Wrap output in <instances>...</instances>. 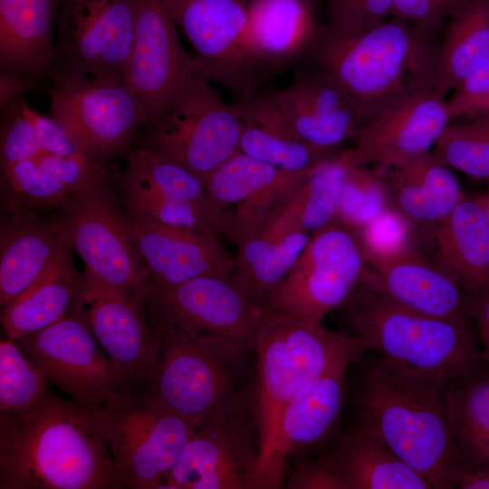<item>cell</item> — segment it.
Wrapping results in <instances>:
<instances>
[{
  "label": "cell",
  "instance_id": "1",
  "mask_svg": "<svg viewBox=\"0 0 489 489\" xmlns=\"http://www.w3.org/2000/svg\"><path fill=\"white\" fill-rule=\"evenodd\" d=\"M1 489H121L95 411L47 392L0 411Z\"/></svg>",
  "mask_w": 489,
  "mask_h": 489
},
{
  "label": "cell",
  "instance_id": "2",
  "mask_svg": "<svg viewBox=\"0 0 489 489\" xmlns=\"http://www.w3.org/2000/svg\"><path fill=\"white\" fill-rule=\"evenodd\" d=\"M364 355L352 397L357 413L433 489L457 488L467 467L449 419L451 380Z\"/></svg>",
  "mask_w": 489,
  "mask_h": 489
},
{
  "label": "cell",
  "instance_id": "3",
  "mask_svg": "<svg viewBox=\"0 0 489 489\" xmlns=\"http://www.w3.org/2000/svg\"><path fill=\"white\" fill-rule=\"evenodd\" d=\"M438 43L396 16L358 30L323 24L307 62L341 84L362 127L404 100L435 88Z\"/></svg>",
  "mask_w": 489,
  "mask_h": 489
},
{
  "label": "cell",
  "instance_id": "4",
  "mask_svg": "<svg viewBox=\"0 0 489 489\" xmlns=\"http://www.w3.org/2000/svg\"><path fill=\"white\" fill-rule=\"evenodd\" d=\"M262 311L254 350L258 358L254 410L259 458L248 489H274L279 426L288 404L313 379L349 368L368 351L353 334L330 331L321 322Z\"/></svg>",
  "mask_w": 489,
  "mask_h": 489
},
{
  "label": "cell",
  "instance_id": "5",
  "mask_svg": "<svg viewBox=\"0 0 489 489\" xmlns=\"http://www.w3.org/2000/svg\"><path fill=\"white\" fill-rule=\"evenodd\" d=\"M356 337L387 361L453 380L487 366L473 325L429 316L391 300L366 271L341 306Z\"/></svg>",
  "mask_w": 489,
  "mask_h": 489
},
{
  "label": "cell",
  "instance_id": "6",
  "mask_svg": "<svg viewBox=\"0 0 489 489\" xmlns=\"http://www.w3.org/2000/svg\"><path fill=\"white\" fill-rule=\"evenodd\" d=\"M124 488H165L193 426L141 383H124L95 411Z\"/></svg>",
  "mask_w": 489,
  "mask_h": 489
},
{
  "label": "cell",
  "instance_id": "7",
  "mask_svg": "<svg viewBox=\"0 0 489 489\" xmlns=\"http://www.w3.org/2000/svg\"><path fill=\"white\" fill-rule=\"evenodd\" d=\"M153 323L160 332L159 350L146 385L197 428L239 393L235 372L247 350L225 340L196 338L175 326Z\"/></svg>",
  "mask_w": 489,
  "mask_h": 489
},
{
  "label": "cell",
  "instance_id": "8",
  "mask_svg": "<svg viewBox=\"0 0 489 489\" xmlns=\"http://www.w3.org/2000/svg\"><path fill=\"white\" fill-rule=\"evenodd\" d=\"M193 50L196 74L250 100L270 79L248 42L245 0H160Z\"/></svg>",
  "mask_w": 489,
  "mask_h": 489
},
{
  "label": "cell",
  "instance_id": "9",
  "mask_svg": "<svg viewBox=\"0 0 489 489\" xmlns=\"http://www.w3.org/2000/svg\"><path fill=\"white\" fill-rule=\"evenodd\" d=\"M48 78L50 116L98 161L126 155L138 129L148 127L139 101L122 80L53 70Z\"/></svg>",
  "mask_w": 489,
  "mask_h": 489
},
{
  "label": "cell",
  "instance_id": "10",
  "mask_svg": "<svg viewBox=\"0 0 489 489\" xmlns=\"http://www.w3.org/2000/svg\"><path fill=\"white\" fill-rule=\"evenodd\" d=\"M367 266L358 234L336 219L312 234L263 310L320 323L343 305Z\"/></svg>",
  "mask_w": 489,
  "mask_h": 489
},
{
  "label": "cell",
  "instance_id": "11",
  "mask_svg": "<svg viewBox=\"0 0 489 489\" xmlns=\"http://www.w3.org/2000/svg\"><path fill=\"white\" fill-rule=\"evenodd\" d=\"M241 119L210 82L196 76L180 99L148 127L144 147L196 175L206 186L210 176L239 151Z\"/></svg>",
  "mask_w": 489,
  "mask_h": 489
},
{
  "label": "cell",
  "instance_id": "12",
  "mask_svg": "<svg viewBox=\"0 0 489 489\" xmlns=\"http://www.w3.org/2000/svg\"><path fill=\"white\" fill-rule=\"evenodd\" d=\"M53 222L85 268L145 305L152 282L127 229L109 181L72 195Z\"/></svg>",
  "mask_w": 489,
  "mask_h": 489
},
{
  "label": "cell",
  "instance_id": "13",
  "mask_svg": "<svg viewBox=\"0 0 489 489\" xmlns=\"http://www.w3.org/2000/svg\"><path fill=\"white\" fill-rule=\"evenodd\" d=\"M239 392L194 429L167 480L171 489H248L259 458L255 411Z\"/></svg>",
  "mask_w": 489,
  "mask_h": 489
},
{
  "label": "cell",
  "instance_id": "14",
  "mask_svg": "<svg viewBox=\"0 0 489 489\" xmlns=\"http://www.w3.org/2000/svg\"><path fill=\"white\" fill-rule=\"evenodd\" d=\"M145 307L150 321L196 338L225 340L254 350L262 309L233 276L203 275L172 286L151 284Z\"/></svg>",
  "mask_w": 489,
  "mask_h": 489
},
{
  "label": "cell",
  "instance_id": "15",
  "mask_svg": "<svg viewBox=\"0 0 489 489\" xmlns=\"http://www.w3.org/2000/svg\"><path fill=\"white\" fill-rule=\"evenodd\" d=\"M51 70L122 80L129 58L135 0H60Z\"/></svg>",
  "mask_w": 489,
  "mask_h": 489
},
{
  "label": "cell",
  "instance_id": "16",
  "mask_svg": "<svg viewBox=\"0 0 489 489\" xmlns=\"http://www.w3.org/2000/svg\"><path fill=\"white\" fill-rule=\"evenodd\" d=\"M144 308L85 268L69 309L87 323L123 384H147L158 363L160 332L157 324L149 325Z\"/></svg>",
  "mask_w": 489,
  "mask_h": 489
},
{
  "label": "cell",
  "instance_id": "17",
  "mask_svg": "<svg viewBox=\"0 0 489 489\" xmlns=\"http://www.w3.org/2000/svg\"><path fill=\"white\" fill-rule=\"evenodd\" d=\"M14 340L47 379L86 409H100L123 385L87 323L75 314Z\"/></svg>",
  "mask_w": 489,
  "mask_h": 489
},
{
  "label": "cell",
  "instance_id": "18",
  "mask_svg": "<svg viewBox=\"0 0 489 489\" xmlns=\"http://www.w3.org/2000/svg\"><path fill=\"white\" fill-rule=\"evenodd\" d=\"M177 27L160 0H135L132 46L123 81L139 101L148 127L176 104L197 76L194 59Z\"/></svg>",
  "mask_w": 489,
  "mask_h": 489
},
{
  "label": "cell",
  "instance_id": "19",
  "mask_svg": "<svg viewBox=\"0 0 489 489\" xmlns=\"http://www.w3.org/2000/svg\"><path fill=\"white\" fill-rule=\"evenodd\" d=\"M446 101L434 89L418 92L363 125L346 149L353 166L386 171L431 151L450 122Z\"/></svg>",
  "mask_w": 489,
  "mask_h": 489
},
{
  "label": "cell",
  "instance_id": "20",
  "mask_svg": "<svg viewBox=\"0 0 489 489\" xmlns=\"http://www.w3.org/2000/svg\"><path fill=\"white\" fill-rule=\"evenodd\" d=\"M130 240L152 284L172 286L203 275L233 276L235 258L218 234L126 216Z\"/></svg>",
  "mask_w": 489,
  "mask_h": 489
},
{
  "label": "cell",
  "instance_id": "21",
  "mask_svg": "<svg viewBox=\"0 0 489 489\" xmlns=\"http://www.w3.org/2000/svg\"><path fill=\"white\" fill-rule=\"evenodd\" d=\"M277 105L295 133L304 141L335 149L355 139L361 121L341 84L314 65L299 67L291 82L274 91Z\"/></svg>",
  "mask_w": 489,
  "mask_h": 489
},
{
  "label": "cell",
  "instance_id": "22",
  "mask_svg": "<svg viewBox=\"0 0 489 489\" xmlns=\"http://www.w3.org/2000/svg\"><path fill=\"white\" fill-rule=\"evenodd\" d=\"M366 274L396 302L416 312L473 325L468 293L415 244L388 259L369 264Z\"/></svg>",
  "mask_w": 489,
  "mask_h": 489
},
{
  "label": "cell",
  "instance_id": "23",
  "mask_svg": "<svg viewBox=\"0 0 489 489\" xmlns=\"http://www.w3.org/2000/svg\"><path fill=\"white\" fill-rule=\"evenodd\" d=\"M379 172L390 206L410 224L417 243L431 250L439 227L465 197L456 177L431 151Z\"/></svg>",
  "mask_w": 489,
  "mask_h": 489
},
{
  "label": "cell",
  "instance_id": "24",
  "mask_svg": "<svg viewBox=\"0 0 489 489\" xmlns=\"http://www.w3.org/2000/svg\"><path fill=\"white\" fill-rule=\"evenodd\" d=\"M248 42L269 78L307 62L323 24L312 0H248Z\"/></svg>",
  "mask_w": 489,
  "mask_h": 489
},
{
  "label": "cell",
  "instance_id": "25",
  "mask_svg": "<svg viewBox=\"0 0 489 489\" xmlns=\"http://www.w3.org/2000/svg\"><path fill=\"white\" fill-rule=\"evenodd\" d=\"M348 369L313 379L285 408L273 463L274 489L283 485L291 455L325 447L335 432L345 402Z\"/></svg>",
  "mask_w": 489,
  "mask_h": 489
},
{
  "label": "cell",
  "instance_id": "26",
  "mask_svg": "<svg viewBox=\"0 0 489 489\" xmlns=\"http://www.w3.org/2000/svg\"><path fill=\"white\" fill-rule=\"evenodd\" d=\"M345 489H433L360 415L321 452Z\"/></svg>",
  "mask_w": 489,
  "mask_h": 489
},
{
  "label": "cell",
  "instance_id": "27",
  "mask_svg": "<svg viewBox=\"0 0 489 489\" xmlns=\"http://www.w3.org/2000/svg\"><path fill=\"white\" fill-rule=\"evenodd\" d=\"M274 91L262 88L244 102H232L242 121L239 151L293 172L309 170L341 152L302 140L281 112Z\"/></svg>",
  "mask_w": 489,
  "mask_h": 489
},
{
  "label": "cell",
  "instance_id": "28",
  "mask_svg": "<svg viewBox=\"0 0 489 489\" xmlns=\"http://www.w3.org/2000/svg\"><path fill=\"white\" fill-rule=\"evenodd\" d=\"M434 263L467 293L489 291V222L480 196H465L439 227Z\"/></svg>",
  "mask_w": 489,
  "mask_h": 489
},
{
  "label": "cell",
  "instance_id": "29",
  "mask_svg": "<svg viewBox=\"0 0 489 489\" xmlns=\"http://www.w3.org/2000/svg\"><path fill=\"white\" fill-rule=\"evenodd\" d=\"M56 0H0V69L41 81L53 67Z\"/></svg>",
  "mask_w": 489,
  "mask_h": 489
},
{
  "label": "cell",
  "instance_id": "30",
  "mask_svg": "<svg viewBox=\"0 0 489 489\" xmlns=\"http://www.w3.org/2000/svg\"><path fill=\"white\" fill-rule=\"evenodd\" d=\"M64 243L53 221L36 214H12L2 221L0 235V304L25 291Z\"/></svg>",
  "mask_w": 489,
  "mask_h": 489
},
{
  "label": "cell",
  "instance_id": "31",
  "mask_svg": "<svg viewBox=\"0 0 489 489\" xmlns=\"http://www.w3.org/2000/svg\"><path fill=\"white\" fill-rule=\"evenodd\" d=\"M65 244L38 278L19 296L2 307L1 322L7 338L35 333L67 314L79 277Z\"/></svg>",
  "mask_w": 489,
  "mask_h": 489
},
{
  "label": "cell",
  "instance_id": "32",
  "mask_svg": "<svg viewBox=\"0 0 489 489\" xmlns=\"http://www.w3.org/2000/svg\"><path fill=\"white\" fill-rule=\"evenodd\" d=\"M489 61V0H470L448 19L438 43L434 91L442 98Z\"/></svg>",
  "mask_w": 489,
  "mask_h": 489
},
{
  "label": "cell",
  "instance_id": "33",
  "mask_svg": "<svg viewBox=\"0 0 489 489\" xmlns=\"http://www.w3.org/2000/svg\"><path fill=\"white\" fill-rule=\"evenodd\" d=\"M309 239L308 234L300 230L279 240L255 233L236 243L234 278L253 303L263 309Z\"/></svg>",
  "mask_w": 489,
  "mask_h": 489
},
{
  "label": "cell",
  "instance_id": "34",
  "mask_svg": "<svg viewBox=\"0 0 489 489\" xmlns=\"http://www.w3.org/2000/svg\"><path fill=\"white\" fill-rule=\"evenodd\" d=\"M489 367L450 381L447 406L460 455L470 470H489Z\"/></svg>",
  "mask_w": 489,
  "mask_h": 489
},
{
  "label": "cell",
  "instance_id": "35",
  "mask_svg": "<svg viewBox=\"0 0 489 489\" xmlns=\"http://www.w3.org/2000/svg\"><path fill=\"white\" fill-rule=\"evenodd\" d=\"M126 156V172L170 197L196 206L219 235L230 236L233 212L216 209L207 198L205 184L196 175L144 146L129 150Z\"/></svg>",
  "mask_w": 489,
  "mask_h": 489
},
{
  "label": "cell",
  "instance_id": "36",
  "mask_svg": "<svg viewBox=\"0 0 489 489\" xmlns=\"http://www.w3.org/2000/svg\"><path fill=\"white\" fill-rule=\"evenodd\" d=\"M1 187L12 214H36L62 208L73 193L36 158L1 164Z\"/></svg>",
  "mask_w": 489,
  "mask_h": 489
},
{
  "label": "cell",
  "instance_id": "37",
  "mask_svg": "<svg viewBox=\"0 0 489 489\" xmlns=\"http://www.w3.org/2000/svg\"><path fill=\"white\" fill-rule=\"evenodd\" d=\"M450 122L431 152L443 165L476 179H489V113Z\"/></svg>",
  "mask_w": 489,
  "mask_h": 489
},
{
  "label": "cell",
  "instance_id": "38",
  "mask_svg": "<svg viewBox=\"0 0 489 489\" xmlns=\"http://www.w3.org/2000/svg\"><path fill=\"white\" fill-rule=\"evenodd\" d=\"M120 185L123 202L130 216L218 234L196 206L170 197L126 171Z\"/></svg>",
  "mask_w": 489,
  "mask_h": 489
},
{
  "label": "cell",
  "instance_id": "39",
  "mask_svg": "<svg viewBox=\"0 0 489 489\" xmlns=\"http://www.w3.org/2000/svg\"><path fill=\"white\" fill-rule=\"evenodd\" d=\"M283 170L237 151L207 179V198L216 209L225 210L228 205L241 203L273 184Z\"/></svg>",
  "mask_w": 489,
  "mask_h": 489
},
{
  "label": "cell",
  "instance_id": "40",
  "mask_svg": "<svg viewBox=\"0 0 489 489\" xmlns=\"http://www.w3.org/2000/svg\"><path fill=\"white\" fill-rule=\"evenodd\" d=\"M352 168L347 151L343 150L310 172L303 183L302 227L305 232L313 234L336 220L341 192Z\"/></svg>",
  "mask_w": 489,
  "mask_h": 489
},
{
  "label": "cell",
  "instance_id": "41",
  "mask_svg": "<svg viewBox=\"0 0 489 489\" xmlns=\"http://www.w3.org/2000/svg\"><path fill=\"white\" fill-rule=\"evenodd\" d=\"M47 378L15 340L0 341V411H20L47 392Z\"/></svg>",
  "mask_w": 489,
  "mask_h": 489
},
{
  "label": "cell",
  "instance_id": "42",
  "mask_svg": "<svg viewBox=\"0 0 489 489\" xmlns=\"http://www.w3.org/2000/svg\"><path fill=\"white\" fill-rule=\"evenodd\" d=\"M390 206L383 175L376 168L357 167L344 184L336 219L358 232Z\"/></svg>",
  "mask_w": 489,
  "mask_h": 489
},
{
  "label": "cell",
  "instance_id": "43",
  "mask_svg": "<svg viewBox=\"0 0 489 489\" xmlns=\"http://www.w3.org/2000/svg\"><path fill=\"white\" fill-rule=\"evenodd\" d=\"M312 168L301 172L283 170L273 184L239 203L233 212L232 231L228 239L236 244L243 237L259 232Z\"/></svg>",
  "mask_w": 489,
  "mask_h": 489
},
{
  "label": "cell",
  "instance_id": "44",
  "mask_svg": "<svg viewBox=\"0 0 489 489\" xmlns=\"http://www.w3.org/2000/svg\"><path fill=\"white\" fill-rule=\"evenodd\" d=\"M356 233L368 264L392 257L417 243L410 224L391 206Z\"/></svg>",
  "mask_w": 489,
  "mask_h": 489
},
{
  "label": "cell",
  "instance_id": "45",
  "mask_svg": "<svg viewBox=\"0 0 489 489\" xmlns=\"http://www.w3.org/2000/svg\"><path fill=\"white\" fill-rule=\"evenodd\" d=\"M22 97L1 109L0 161L15 163L36 158L44 151L37 130L24 111Z\"/></svg>",
  "mask_w": 489,
  "mask_h": 489
},
{
  "label": "cell",
  "instance_id": "46",
  "mask_svg": "<svg viewBox=\"0 0 489 489\" xmlns=\"http://www.w3.org/2000/svg\"><path fill=\"white\" fill-rule=\"evenodd\" d=\"M325 24L336 30H358L392 16L394 0H323Z\"/></svg>",
  "mask_w": 489,
  "mask_h": 489
},
{
  "label": "cell",
  "instance_id": "47",
  "mask_svg": "<svg viewBox=\"0 0 489 489\" xmlns=\"http://www.w3.org/2000/svg\"><path fill=\"white\" fill-rule=\"evenodd\" d=\"M36 159L73 194L110 178L104 163L91 158H62L45 153Z\"/></svg>",
  "mask_w": 489,
  "mask_h": 489
},
{
  "label": "cell",
  "instance_id": "48",
  "mask_svg": "<svg viewBox=\"0 0 489 489\" xmlns=\"http://www.w3.org/2000/svg\"><path fill=\"white\" fill-rule=\"evenodd\" d=\"M470 0H394L392 16L398 17L432 36H436L449 17Z\"/></svg>",
  "mask_w": 489,
  "mask_h": 489
},
{
  "label": "cell",
  "instance_id": "49",
  "mask_svg": "<svg viewBox=\"0 0 489 489\" xmlns=\"http://www.w3.org/2000/svg\"><path fill=\"white\" fill-rule=\"evenodd\" d=\"M446 107L451 120L475 116L489 110V61L453 89Z\"/></svg>",
  "mask_w": 489,
  "mask_h": 489
},
{
  "label": "cell",
  "instance_id": "50",
  "mask_svg": "<svg viewBox=\"0 0 489 489\" xmlns=\"http://www.w3.org/2000/svg\"><path fill=\"white\" fill-rule=\"evenodd\" d=\"M24 108L34 123L46 153L62 158H91L51 116L38 113L26 101Z\"/></svg>",
  "mask_w": 489,
  "mask_h": 489
},
{
  "label": "cell",
  "instance_id": "51",
  "mask_svg": "<svg viewBox=\"0 0 489 489\" xmlns=\"http://www.w3.org/2000/svg\"><path fill=\"white\" fill-rule=\"evenodd\" d=\"M285 485L290 489H345L321 453L307 463L299 464Z\"/></svg>",
  "mask_w": 489,
  "mask_h": 489
},
{
  "label": "cell",
  "instance_id": "52",
  "mask_svg": "<svg viewBox=\"0 0 489 489\" xmlns=\"http://www.w3.org/2000/svg\"><path fill=\"white\" fill-rule=\"evenodd\" d=\"M469 312L481 343V354L489 367V291L469 294Z\"/></svg>",
  "mask_w": 489,
  "mask_h": 489
},
{
  "label": "cell",
  "instance_id": "53",
  "mask_svg": "<svg viewBox=\"0 0 489 489\" xmlns=\"http://www.w3.org/2000/svg\"><path fill=\"white\" fill-rule=\"evenodd\" d=\"M41 81L15 73L1 72L0 74V107L24 97V94L38 88Z\"/></svg>",
  "mask_w": 489,
  "mask_h": 489
},
{
  "label": "cell",
  "instance_id": "54",
  "mask_svg": "<svg viewBox=\"0 0 489 489\" xmlns=\"http://www.w3.org/2000/svg\"><path fill=\"white\" fill-rule=\"evenodd\" d=\"M457 488L489 489V470L466 469L459 478Z\"/></svg>",
  "mask_w": 489,
  "mask_h": 489
},
{
  "label": "cell",
  "instance_id": "55",
  "mask_svg": "<svg viewBox=\"0 0 489 489\" xmlns=\"http://www.w3.org/2000/svg\"><path fill=\"white\" fill-rule=\"evenodd\" d=\"M480 197L489 222V194Z\"/></svg>",
  "mask_w": 489,
  "mask_h": 489
},
{
  "label": "cell",
  "instance_id": "56",
  "mask_svg": "<svg viewBox=\"0 0 489 489\" xmlns=\"http://www.w3.org/2000/svg\"><path fill=\"white\" fill-rule=\"evenodd\" d=\"M485 113H489V110Z\"/></svg>",
  "mask_w": 489,
  "mask_h": 489
},
{
  "label": "cell",
  "instance_id": "57",
  "mask_svg": "<svg viewBox=\"0 0 489 489\" xmlns=\"http://www.w3.org/2000/svg\"><path fill=\"white\" fill-rule=\"evenodd\" d=\"M488 186H489V179L487 180Z\"/></svg>",
  "mask_w": 489,
  "mask_h": 489
}]
</instances>
